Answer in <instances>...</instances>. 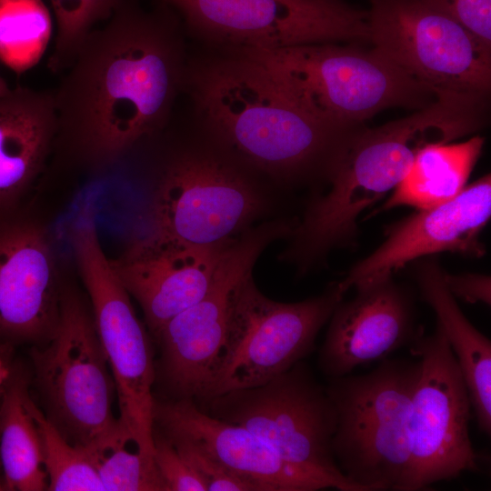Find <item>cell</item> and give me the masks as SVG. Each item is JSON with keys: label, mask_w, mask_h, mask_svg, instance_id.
Segmentation results:
<instances>
[{"label": "cell", "mask_w": 491, "mask_h": 491, "mask_svg": "<svg viewBox=\"0 0 491 491\" xmlns=\"http://www.w3.org/2000/svg\"><path fill=\"white\" fill-rule=\"evenodd\" d=\"M95 216L93 203L81 205L70 224L69 240L114 380L118 420L136 448L153 456L156 369L152 346L130 295L101 246Z\"/></svg>", "instance_id": "obj_7"}, {"label": "cell", "mask_w": 491, "mask_h": 491, "mask_svg": "<svg viewBox=\"0 0 491 491\" xmlns=\"http://www.w3.org/2000/svg\"><path fill=\"white\" fill-rule=\"evenodd\" d=\"M296 223L273 219L242 233L224 251L204 296L156 334L161 353L156 376L168 398L205 397L223 350L235 286L271 243L289 237Z\"/></svg>", "instance_id": "obj_12"}, {"label": "cell", "mask_w": 491, "mask_h": 491, "mask_svg": "<svg viewBox=\"0 0 491 491\" xmlns=\"http://www.w3.org/2000/svg\"><path fill=\"white\" fill-rule=\"evenodd\" d=\"M122 0H50L56 34L48 69L64 73L74 62L87 35L110 18Z\"/></svg>", "instance_id": "obj_26"}, {"label": "cell", "mask_w": 491, "mask_h": 491, "mask_svg": "<svg viewBox=\"0 0 491 491\" xmlns=\"http://www.w3.org/2000/svg\"><path fill=\"white\" fill-rule=\"evenodd\" d=\"M356 289L353 299L334 310L319 350L318 366L328 379L385 359L409 346L418 330L414 297L392 276Z\"/></svg>", "instance_id": "obj_18"}, {"label": "cell", "mask_w": 491, "mask_h": 491, "mask_svg": "<svg viewBox=\"0 0 491 491\" xmlns=\"http://www.w3.org/2000/svg\"><path fill=\"white\" fill-rule=\"evenodd\" d=\"M344 296L336 282L317 296L277 302L258 289L253 271L247 273L233 292L223 350L199 402L260 386L302 361Z\"/></svg>", "instance_id": "obj_10"}, {"label": "cell", "mask_w": 491, "mask_h": 491, "mask_svg": "<svg viewBox=\"0 0 491 491\" xmlns=\"http://www.w3.org/2000/svg\"><path fill=\"white\" fill-rule=\"evenodd\" d=\"M409 346L421 373L412 398L410 466L402 491H418L479 471L482 457L469 436L468 389L441 326L426 336L419 327Z\"/></svg>", "instance_id": "obj_14"}, {"label": "cell", "mask_w": 491, "mask_h": 491, "mask_svg": "<svg viewBox=\"0 0 491 491\" xmlns=\"http://www.w3.org/2000/svg\"><path fill=\"white\" fill-rule=\"evenodd\" d=\"M53 32L43 0H0V61L17 75L38 64Z\"/></svg>", "instance_id": "obj_24"}, {"label": "cell", "mask_w": 491, "mask_h": 491, "mask_svg": "<svg viewBox=\"0 0 491 491\" xmlns=\"http://www.w3.org/2000/svg\"><path fill=\"white\" fill-rule=\"evenodd\" d=\"M11 91V88L7 85V83L0 75V95L8 94Z\"/></svg>", "instance_id": "obj_33"}, {"label": "cell", "mask_w": 491, "mask_h": 491, "mask_svg": "<svg viewBox=\"0 0 491 491\" xmlns=\"http://www.w3.org/2000/svg\"><path fill=\"white\" fill-rule=\"evenodd\" d=\"M486 123L479 101L440 95L406 117L360 128L327 168L323 177L326 193L307 204L280 260L305 274L331 250L350 246L357 235V218L398 185L424 147L450 143Z\"/></svg>", "instance_id": "obj_3"}, {"label": "cell", "mask_w": 491, "mask_h": 491, "mask_svg": "<svg viewBox=\"0 0 491 491\" xmlns=\"http://www.w3.org/2000/svg\"><path fill=\"white\" fill-rule=\"evenodd\" d=\"M63 286L45 225L25 205L0 216V340H46L58 321Z\"/></svg>", "instance_id": "obj_15"}, {"label": "cell", "mask_w": 491, "mask_h": 491, "mask_svg": "<svg viewBox=\"0 0 491 491\" xmlns=\"http://www.w3.org/2000/svg\"><path fill=\"white\" fill-rule=\"evenodd\" d=\"M196 404L215 417L248 429L324 488L359 491L342 474L333 454V403L303 360L260 386Z\"/></svg>", "instance_id": "obj_9"}, {"label": "cell", "mask_w": 491, "mask_h": 491, "mask_svg": "<svg viewBox=\"0 0 491 491\" xmlns=\"http://www.w3.org/2000/svg\"><path fill=\"white\" fill-rule=\"evenodd\" d=\"M232 242L198 246L148 232L134 239L119 258L111 260L123 286L139 304L154 337L204 296Z\"/></svg>", "instance_id": "obj_17"}, {"label": "cell", "mask_w": 491, "mask_h": 491, "mask_svg": "<svg viewBox=\"0 0 491 491\" xmlns=\"http://www.w3.org/2000/svg\"><path fill=\"white\" fill-rule=\"evenodd\" d=\"M122 437L106 447L88 451L105 491H167L152 455L138 449ZM134 444V443H133Z\"/></svg>", "instance_id": "obj_27"}, {"label": "cell", "mask_w": 491, "mask_h": 491, "mask_svg": "<svg viewBox=\"0 0 491 491\" xmlns=\"http://www.w3.org/2000/svg\"><path fill=\"white\" fill-rule=\"evenodd\" d=\"M444 280L454 297L470 304L481 302L490 305V276L479 274L450 275L445 272Z\"/></svg>", "instance_id": "obj_31"}, {"label": "cell", "mask_w": 491, "mask_h": 491, "mask_svg": "<svg viewBox=\"0 0 491 491\" xmlns=\"http://www.w3.org/2000/svg\"><path fill=\"white\" fill-rule=\"evenodd\" d=\"M4 346L0 344V395L12 370L6 355L2 348Z\"/></svg>", "instance_id": "obj_32"}, {"label": "cell", "mask_w": 491, "mask_h": 491, "mask_svg": "<svg viewBox=\"0 0 491 491\" xmlns=\"http://www.w3.org/2000/svg\"><path fill=\"white\" fill-rule=\"evenodd\" d=\"M171 149L158 172L149 233L198 246L234 241L267 209L255 174L204 135Z\"/></svg>", "instance_id": "obj_6"}, {"label": "cell", "mask_w": 491, "mask_h": 491, "mask_svg": "<svg viewBox=\"0 0 491 491\" xmlns=\"http://www.w3.org/2000/svg\"><path fill=\"white\" fill-rule=\"evenodd\" d=\"M30 397L26 377L12 369L0 403L2 490H47L40 436L28 405Z\"/></svg>", "instance_id": "obj_22"}, {"label": "cell", "mask_w": 491, "mask_h": 491, "mask_svg": "<svg viewBox=\"0 0 491 491\" xmlns=\"http://www.w3.org/2000/svg\"><path fill=\"white\" fill-rule=\"evenodd\" d=\"M444 273L436 261H425L416 270L417 284L423 300L435 311L461 369L478 428L490 436L491 342L464 316L446 288Z\"/></svg>", "instance_id": "obj_21"}, {"label": "cell", "mask_w": 491, "mask_h": 491, "mask_svg": "<svg viewBox=\"0 0 491 491\" xmlns=\"http://www.w3.org/2000/svg\"><path fill=\"white\" fill-rule=\"evenodd\" d=\"M186 37L165 4L122 0L53 90L55 160L98 174L161 133L183 93Z\"/></svg>", "instance_id": "obj_1"}, {"label": "cell", "mask_w": 491, "mask_h": 491, "mask_svg": "<svg viewBox=\"0 0 491 491\" xmlns=\"http://www.w3.org/2000/svg\"><path fill=\"white\" fill-rule=\"evenodd\" d=\"M369 42L436 94L489 98L491 47L423 0H370Z\"/></svg>", "instance_id": "obj_13"}, {"label": "cell", "mask_w": 491, "mask_h": 491, "mask_svg": "<svg viewBox=\"0 0 491 491\" xmlns=\"http://www.w3.org/2000/svg\"><path fill=\"white\" fill-rule=\"evenodd\" d=\"M420 360L383 359L360 376L329 378L336 411L333 454L359 491H402L410 466L412 398Z\"/></svg>", "instance_id": "obj_5"}, {"label": "cell", "mask_w": 491, "mask_h": 491, "mask_svg": "<svg viewBox=\"0 0 491 491\" xmlns=\"http://www.w3.org/2000/svg\"><path fill=\"white\" fill-rule=\"evenodd\" d=\"M260 64L283 93L316 119L358 126L383 110H417L436 95L374 47L338 43L278 49L240 48Z\"/></svg>", "instance_id": "obj_4"}, {"label": "cell", "mask_w": 491, "mask_h": 491, "mask_svg": "<svg viewBox=\"0 0 491 491\" xmlns=\"http://www.w3.org/2000/svg\"><path fill=\"white\" fill-rule=\"evenodd\" d=\"M56 129L53 90L16 86L0 95V216L25 205L52 155Z\"/></svg>", "instance_id": "obj_20"}, {"label": "cell", "mask_w": 491, "mask_h": 491, "mask_svg": "<svg viewBox=\"0 0 491 491\" xmlns=\"http://www.w3.org/2000/svg\"><path fill=\"white\" fill-rule=\"evenodd\" d=\"M153 1L170 6L186 36L211 49L369 41L368 11L341 0Z\"/></svg>", "instance_id": "obj_11"}, {"label": "cell", "mask_w": 491, "mask_h": 491, "mask_svg": "<svg viewBox=\"0 0 491 491\" xmlns=\"http://www.w3.org/2000/svg\"><path fill=\"white\" fill-rule=\"evenodd\" d=\"M491 47V0H423Z\"/></svg>", "instance_id": "obj_30"}, {"label": "cell", "mask_w": 491, "mask_h": 491, "mask_svg": "<svg viewBox=\"0 0 491 491\" xmlns=\"http://www.w3.org/2000/svg\"><path fill=\"white\" fill-rule=\"evenodd\" d=\"M40 344L31 353L35 383L62 435L91 451L130 438L112 411L115 384L92 313L67 285L56 326Z\"/></svg>", "instance_id": "obj_8"}, {"label": "cell", "mask_w": 491, "mask_h": 491, "mask_svg": "<svg viewBox=\"0 0 491 491\" xmlns=\"http://www.w3.org/2000/svg\"><path fill=\"white\" fill-rule=\"evenodd\" d=\"M164 435L202 480L206 491H256L252 485L235 475L195 442L179 436Z\"/></svg>", "instance_id": "obj_28"}, {"label": "cell", "mask_w": 491, "mask_h": 491, "mask_svg": "<svg viewBox=\"0 0 491 491\" xmlns=\"http://www.w3.org/2000/svg\"><path fill=\"white\" fill-rule=\"evenodd\" d=\"M491 215V179L486 175L456 197L438 206L419 210L386 229V238L337 282L346 294L393 274L408 263L433 254L456 253L481 257L480 236Z\"/></svg>", "instance_id": "obj_16"}, {"label": "cell", "mask_w": 491, "mask_h": 491, "mask_svg": "<svg viewBox=\"0 0 491 491\" xmlns=\"http://www.w3.org/2000/svg\"><path fill=\"white\" fill-rule=\"evenodd\" d=\"M183 93L202 135L255 175L278 184L323 178L363 125L323 123L293 103L248 56L210 49L188 57Z\"/></svg>", "instance_id": "obj_2"}, {"label": "cell", "mask_w": 491, "mask_h": 491, "mask_svg": "<svg viewBox=\"0 0 491 491\" xmlns=\"http://www.w3.org/2000/svg\"><path fill=\"white\" fill-rule=\"evenodd\" d=\"M153 416L155 428L195 442L256 491L325 489L248 429L207 414L193 399H155Z\"/></svg>", "instance_id": "obj_19"}, {"label": "cell", "mask_w": 491, "mask_h": 491, "mask_svg": "<svg viewBox=\"0 0 491 491\" xmlns=\"http://www.w3.org/2000/svg\"><path fill=\"white\" fill-rule=\"evenodd\" d=\"M153 441V457L167 491H206L202 480L174 444L155 427Z\"/></svg>", "instance_id": "obj_29"}, {"label": "cell", "mask_w": 491, "mask_h": 491, "mask_svg": "<svg viewBox=\"0 0 491 491\" xmlns=\"http://www.w3.org/2000/svg\"><path fill=\"white\" fill-rule=\"evenodd\" d=\"M485 139L479 135L458 144H434L424 147L410 170L379 210L408 205L430 209L456 197L478 160Z\"/></svg>", "instance_id": "obj_23"}, {"label": "cell", "mask_w": 491, "mask_h": 491, "mask_svg": "<svg viewBox=\"0 0 491 491\" xmlns=\"http://www.w3.org/2000/svg\"><path fill=\"white\" fill-rule=\"evenodd\" d=\"M28 405L40 436L47 490L103 491L88 451L70 443L31 397Z\"/></svg>", "instance_id": "obj_25"}]
</instances>
